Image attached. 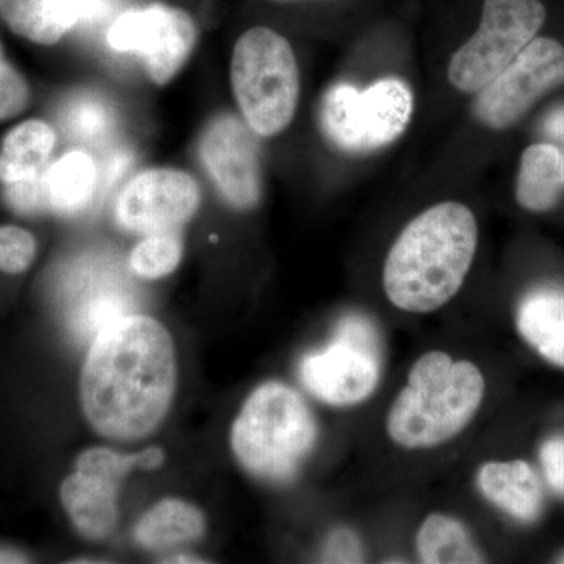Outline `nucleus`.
Here are the masks:
<instances>
[{
    "label": "nucleus",
    "mask_w": 564,
    "mask_h": 564,
    "mask_svg": "<svg viewBox=\"0 0 564 564\" xmlns=\"http://www.w3.org/2000/svg\"><path fill=\"white\" fill-rule=\"evenodd\" d=\"M202 192L191 174L152 169L132 177L115 204V218L129 232L176 231L198 210Z\"/></svg>",
    "instance_id": "12"
},
{
    "label": "nucleus",
    "mask_w": 564,
    "mask_h": 564,
    "mask_svg": "<svg viewBox=\"0 0 564 564\" xmlns=\"http://www.w3.org/2000/svg\"><path fill=\"white\" fill-rule=\"evenodd\" d=\"M419 558L426 564L485 563L466 527L454 518L432 514L415 536Z\"/></svg>",
    "instance_id": "22"
},
{
    "label": "nucleus",
    "mask_w": 564,
    "mask_h": 564,
    "mask_svg": "<svg viewBox=\"0 0 564 564\" xmlns=\"http://www.w3.org/2000/svg\"><path fill=\"white\" fill-rule=\"evenodd\" d=\"M485 386L475 364L454 361L443 351L426 352L414 364L406 388L389 411V436L414 451L448 443L477 414Z\"/></svg>",
    "instance_id": "3"
},
{
    "label": "nucleus",
    "mask_w": 564,
    "mask_h": 564,
    "mask_svg": "<svg viewBox=\"0 0 564 564\" xmlns=\"http://www.w3.org/2000/svg\"><path fill=\"white\" fill-rule=\"evenodd\" d=\"M176 358L169 332L132 314L90 344L80 399L93 429L109 440L135 441L154 432L172 404Z\"/></svg>",
    "instance_id": "1"
},
{
    "label": "nucleus",
    "mask_w": 564,
    "mask_h": 564,
    "mask_svg": "<svg viewBox=\"0 0 564 564\" xmlns=\"http://www.w3.org/2000/svg\"><path fill=\"white\" fill-rule=\"evenodd\" d=\"M29 98L31 93L28 82L7 61L6 52L0 44V121L10 120L24 111Z\"/></svg>",
    "instance_id": "26"
},
{
    "label": "nucleus",
    "mask_w": 564,
    "mask_h": 564,
    "mask_svg": "<svg viewBox=\"0 0 564 564\" xmlns=\"http://www.w3.org/2000/svg\"><path fill=\"white\" fill-rule=\"evenodd\" d=\"M518 328L547 361L564 367V295L558 292L532 293L521 304Z\"/></svg>",
    "instance_id": "19"
},
{
    "label": "nucleus",
    "mask_w": 564,
    "mask_h": 564,
    "mask_svg": "<svg viewBox=\"0 0 564 564\" xmlns=\"http://www.w3.org/2000/svg\"><path fill=\"white\" fill-rule=\"evenodd\" d=\"M35 254L36 242L31 232L17 226H0V272H25Z\"/></svg>",
    "instance_id": "25"
},
{
    "label": "nucleus",
    "mask_w": 564,
    "mask_h": 564,
    "mask_svg": "<svg viewBox=\"0 0 564 564\" xmlns=\"http://www.w3.org/2000/svg\"><path fill=\"white\" fill-rule=\"evenodd\" d=\"M413 95L399 79H383L366 90L334 85L321 104L322 131L339 150L366 154L388 147L406 129Z\"/></svg>",
    "instance_id": "6"
},
{
    "label": "nucleus",
    "mask_w": 564,
    "mask_h": 564,
    "mask_svg": "<svg viewBox=\"0 0 564 564\" xmlns=\"http://www.w3.org/2000/svg\"><path fill=\"white\" fill-rule=\"evenodd\" d=\"M199 159L223 199L234 209L250 210L262 195L261 151L245 120L221 115L199 140Z\"/></svg>",
    "instance_id": "11"
},
{
    "label": "nucleus",
    "mask_w": 564,
    "mask_h": 564,
    "mask_svg": "<svg viewBox=\"0 0 564 564\" xmlns=\"http://www.w3.org/2000/svg\"><path fill=\"white\" fill-rule=\"evenodd\" d=\"M486 499L522 522H532L543 511V486L525 462L488 463L478 473Z\"/></svg>",
    "instance_id": "16"
},
{
    "label": "nucleus",
    "mask_w": 564,
    "mask_h": 564,
    "mask_svg": "<svg viewBox=\"0 0 564 564\" xmlns=\"http://www.w3.org/2000/svg\"><path fill=\"white\" fill-rule=\"evenodd\" d=\"M545 131L551 133L552 137H558V139H563L564 109L556 110L555 113H552L551 117H549L547 122H545Z\"/></svg>",
    "instance_id": "29"
},
{
    "label": "nucleus",
    "mask_w": 564,
    "mask_h": 564,
    "mask_svg": "<svg viewBox=\"0 0 564 564\" xmlns=\"http://www.w3.org/2000/svg\"><path fill=\"white\" fill-rule=\"evenodd\" d=\"M541 464L551 488L564 494V437H554L541 447Z\"/></svg>",
    "instance_id": "28"
},
{
    "label": "nucleus",
    "mask_w": 564,
    "mask_h": 564,
    "mask_svg": "<svg viewBox=\"0 0 564 564\" xmlns=\"http://www.w3.org/2000/svg\"><path fill=\"white\" fill-rule=\"evenodd\" d=\"M54 129L47 122L29 120L11 129L0 150V181L6 185L33 180L44 172L55 148Z\"/></svg>",
    "instance_id": "18"
},
{
    "label": "nucleus",
    "mask_w": 564,
    "mask_h": 564,
    "mask_svg": "<svg viewBox=\"0 0 564 564\" xmlns=\"http://www.w3.org/2000/svg\"><path fill=\"white\" fill-rule=\"evenodd\" d=\"M120 484L113 478L85 470H77L63 481V507L82 534L91 540H102L113 532L118 521Z\"/></svg>",
    "instance_id": "15"
},
{
    "label": "nucleus",
    "mask_w": 564,
    "mask_h": 564,
    "mask_svg": "<svg viewBox=\"0 0 564 564\" xmlns=\"http://www.w3.org/2000/svg\"><path fill=\"white\" fill-rule=\"evenodd\" d=\"M362 560L361 543L355 533L347 529H337L329 534L323 549V562L361 563Z\"/></svg>",
    "instance_id": "27"
},
{
    "label": "nucleus",
    "mask_w": 564,
    "mask_h": 564,
    "mask_svg": "<svg viewBox=\"0 0 564 564\" xmlns=\"http://www.w3.org/2000/svg\"><path fill=\"white\" fill-rule=\"evenodd\" d=\"M107 7L109 0H0V20L22 39L52 46Z\"/></svg>",
    "instance_id": "14"
},
{
    "label": "nucleus",
    "mask_w": 564,
    "mask_h": 564,
    "mask_svg": "<svg viewBox=\"0 0 564 564\" xmlns=\"http://www.w3.org/2000/svg\"><path fill=\"white\" fill-rule=\"evenodd\" d=\"M560 563H564V555L562 556V560H560Z\"/></svg>",
    "instance_id": "33"
},
{
    "label": "nucleus",
    "mask_w": 564,
    "mask_h": 564,
    "mask_svg": "<svg viewBox=\"0 0 564 564\" xmlns=\"http://www.w3.org/2000/svg\"><path fill=\"white\" fill-rule=\"evenodd\" d=\"M182 242L176 231L150 234L129 256V269L144 280H159L180 265Z\"/></svg>",
    "instance_id": "24"
},
{
    "label": "nucleus",
    "mask_w": 564,
    "mask_h": 564,
    "mask_svg": "<svg viewBox=\"0 0 564 564\" xmlns=\"http://www.w3.org/2000/svg\"><path fill=\"white\" fill-rule=\"evenodd\" d=\"M547 10L541 0H484L477 31L448 66L459 91L484 90L543 28Z\"/></svg>",
    "instance_id": "7"
},
{
    "label": "nucleus",
    "mask_w": 564,
    "mask_h": 564,
    "mask_svg": "<svg viewBox=\"0 0 564 564\" xmlns=\"http://www.w3.org/2000/svg\"><path fill=\"white\" fill-rule=\"evenodd\" d=\"M234 96L243 120L259 137L284 131L295 117L300 73L291 43L269 28L237 40L231 61Z\"/></svg>",
    "instance_id": "5"
},
{
    "label": "nucleus",
    "mask_w": 564,
    "mask_h": 564,
    "mask_svg": "<svg viewBox=\"0 0 564 564\" xmlns=\"http://www.w3.org/2000/svg\"><path fill=\"white\" fill-rule=\"evenodd\" d=\"M63 126L73 139L84 143H98L115 128V111L96 93L74 95L62 110Z\"/></svg>",
    "instance_id": "23"
},
{
    "label": "nucleus",
    "mask_w": 564,
    "mask_h": 564,
    "mask_svg": "<svg viewBox=\"0 0 564 564\" xmlns=\"http://www.w3.org/2000/svg\"><path fill=\"white\" fill-rule=\"evenodd\" d=\"M198 29L187 11L152 3L124 11L111 24V50L139 55L148 76L158 85L172 82L191 57Z\"/></svg>",
    "instance_id": "9"
},
{
    "label": "nucleus",
    "mask_w": 564,
    "mask_h": 564,
    "mask_svg": "<svg viewBox=\"0 0 564 564\" xmlns=\"http://www.w3.org/2000/svg\"><path fill=\"white\" fill-rule=\"evenodd\" d=\"M563 155L552 144H533L522 154L516 198L527 210L544 212L555 206L564 185Z\"/></svg>",
    "instance_id": "20"
},
{
    "label": "nucleus",
    "mask_w": 564,
    "mask_h": 564,
    "mask_svg": "<svg viewBox=\"0 0 564 564\" xmlns=\"http://www.w3.org/2000/svg\"><path fill=\"white\" fill-rule=\"evenodd\" d=\"M204 532L202 511L181 500H163L141 518L135 529L137 541L143 547L161 549L192 543Z\"/></svg>",
    "instance_id": "21"
},
{
    "label": "nucleus",
    "mask_w": 564,
    "mask_h": 564,
    "mask_svg": "<svg viewBox=\"0 0 564 564\" xmlns=\"http://www.w3.org/2000/svg\"><path fill=\"white\" fill-rule=\"evenodd\" d=\"M172 563H203L202 560L193 558V556H176Z\"/></svg>",
    "instance_id": "31"
},
{
    "label": "nucleus",
    "mask_w": 564,
    "mask_h": 564,
    "mask_svg": "<svg viewBox=\"0 0 564 564\" xmlns=\"http://www.w3.org/2000/svg\"><path fill=\"white\" fill-rule=\"evenodd\" d=\"M477 242V221L464 204L441 203L422 212L386 258V295L406 313L440 310L463 288Z\"/></svg>",
    "instance_id": "2"
},
{
    "label": "nucleus",
    "mask_w": 564,
    "mask_h": 564,
    "mask_svg": "<svg viewBox=\"0 0 564 564\" xmlns=\"http://www.w3.org/2000/svg\"><path fill=\"white\" fill-rule=\"evenodd\" d=\"M562 177H563V182H564V155L562 159Z\"/></svg>",
    "instance_id": "32"
},
{
    "label": "nucleus",
    "mask_w": 564,
    "mask_h": 564,
    "mask_svg": "<svg viewBox=\"0 0 564 564\" xmlns=\"http://www.w3.org/2000/svg\"><path fill=\"white\" fill-rule=\"evenodd\" d=\"M47 212L76 215L87 209L98 187V169L84 151H69L43 172Z\"/></svg>",
    "instance_id": "17"
},
{
    "label": "nucleus",
    "mask_w": 564,
    "mask_h": 564,
    "mask_svg": "<svg viewBox=\"0 0 564 564\" xmlns=\"http://www.w3.org/2000/svg\"><path fill=\"white\" fill-rule=\"evenodd\" d=\"M28 560H25L24 555L18 554V552L13 551H2L0 549V563H25Z\"/></svg>",
    "instance_id": "30"
},
{
    "label": "nucleus",
    "mask_w": 564,
    "mask_h": 564,
    "mask_svg": "<svg viewBox=\"0 0 564 564\" xmlns=\"http://www.w3.org/2000/svg\"><path fill=\"white\" fill-rule=\"evenodd\" d=\"M66 328L77 343L91 344L107 326L137 314L131 285L110 269L82 265L61 288Z\"/></svg>",
    "instance_id": "13"
},
{
    "label": "nucleus",
    "mask_w": 564,
    "mask_h": 564,
    "mask_svg": "<svg viewBox=\"0 0 564 564\" xmlns=\"http://www.w3.org/2000/svg\"><path fill=\"white\" fill-rule=\"evenodd\" d=\"M563 84V44L534 39L478 91L475 115L488 128H510L541 96Z\"/></svg>",
    "instance_id": "10"
},
{
    "label": "nucleus",
    "mask_w": 564,
    "mask_h": 564,
    "mask_svg": "<svg viewBox=\"0 0 564 564\" xmlns=\"http://www.w3.org/2000/svg\"><path fill=\"white\" fill-rule=\"evenodd\" d=\"M317 423L303 397L267 383L248 397L232 426V451L248 473L288 484L313 452Z\"/></svg>",
    "instance_id": "4"
},
{
    "label": "nucleus",
    "mask_w": 564,
    "mask_h": 564,
    "mask_svg": "<svg viewBox=\"0 0 564 564\" xmlns=\"http://www.w3.org/2000/svg\"><path fill=\"white\" fill-rule=\"evenodd\" d=\"M300 377L307 391L332 406H352L369 399L380 381V344L372 323L344 318L323 351L303 359Z\"/></svg>",
    "instance_id": "8"
}]
</instances>
